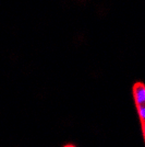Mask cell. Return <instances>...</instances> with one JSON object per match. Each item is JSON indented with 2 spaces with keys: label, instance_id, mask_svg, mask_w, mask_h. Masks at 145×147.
<instances>
[{
  "label": "cell",
  "instance_id": "obj_2",
  "mask_svg": "<svg viewBox=\"0 0 145 147\" xmlns=\"http://www.w3.org/2000/svg\"><path fill=\"white\" fill-rule=\"evenodd\" d=\"M65 147H74V146H72V145H67V146H65Z\"/></svg>",
  "mask_w": 145,
  "mask_h": 147
},
{
  "label": "cell",
  "instance_id": "obj_1",
  "mask_svg": "<svg viewBox=\"0 0 145 147\" xmlns=\"http://www.w3.org/2000/svg\"><path fill=\"white\" fill-rule=\"evenodd\" d=\"M133 97L141 121L142 133L145 135V87L142 82H136L133 86Z\"/></svg>",
  "mask_w": 145,
  "mask_h": 147
}]
</instances>
